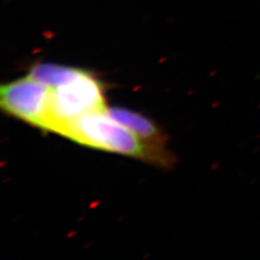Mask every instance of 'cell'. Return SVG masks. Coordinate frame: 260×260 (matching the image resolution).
<instances>
[{"label":"cell","mask_w":260,"mask_h":260,"mask_svg":"<svg viewBox=\"0 0 260 260\" xmlns=\"http://www.w3.org/2000/svg\"><path fill=\"white\" fill-rule=\"evenodd\" d=\"M62 136L84 146L161 165H169L172 161L162 146L140 139L110 117L107 110L92 112L72 121Z\"/></svg>","instance_id":"1"},{"label":"cell","mask_w":260,"mask_h":260,"mask_svg":"<svg viewBox=\"0 0 260 260\" xmlns=\"http://www.w3.org/2000/svg\"><path fill=\"white\" fill-rule=\"evenodd\" d=\"M107 109L102 84L82 69L75 78L51 88L50 112L46 130L63 135L72 121L86 114Z\"/></svg>","instance_id":"2"},{"label":"cell","mask_w":260,"mask_h":260,"mask_svg":"<svg viewBox=\"0 0 260 260\" xmlns=\"http://www.w3.org/2000/svg\"><path fill=\"white\" fill-rule=\"evenodd\" d=\"M50 103L51 88L29 75L0 89L3 110L42 129H47Z\"/></svg>","instance_id":"3"},{"label":"cell","mask_w":260,"mask_h":260,"mask_svg":"<svg viewBox=\"0 0 260 260\" xmlns=\"http://www.w3.org/2000/svg\"><path fill=\"white\" fill-rule=\"evenodd\" d=\"M109 116L134 133L140 139L153 145L162 146L165 138L157 126L145 116L121 107L108 108Z\"/></svg>","instance_id":"4"},{"label":"cell","mask_w":260,"mask_h":260,"mask_svg":"<svg viewBox=\"0 0 260 260\" xmlns=\"http://www.w3.org/2000/svg\"><path fill=\"white\" fill-rule=\"evenodd\" d=\"M82 69L56 65V64H37L30 70L29 75L38 81L54 88L66 83L80 74Z\"/></svg>","instance_id":"5"}]
</instances>
